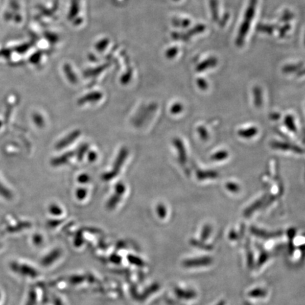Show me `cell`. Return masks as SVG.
Masks as SVG:
<instances>
[{"mask_svg": "<svg viewBox=\"0 0 305 305\" xmlns=\"http://www.w3.org/2000/svg\"><path fill=\"white\" fill-rule=\"evenodd\" d=\"M172 25L177 28H188L191 24V21L188 19L174 18L172 21Z\"/></svg>", "mask_w": 305, "mask_h": 305, "instance_id": "obj_17", "label": "cell"}, {"mask_svg": "<svg viewBox=\"0 0 305 305\" xmlns=\"http://www.w3.org/2000/svg\"><path fill=\"white\" fill-rule=\"evenodd\" d=\"M244 305H253L251 304V303H249V302H245V303H244Z\"/></svg>", "mask_w": 305, "mask_h": 305, "instance_id": "obj_47", "label": "cell"}, {"mask_svg": "<svg viewBox=\"0 0 305 305\" xmlns=\"http://www.w3.org/2000/svg\"><path fill=\"white\" fill-rule=\"evenodd\" d=\"M97 158H98V155L94 151H90L88 154V160L90 162H94V161H96Z\"/></svg>", "mask_w": 305, "mask_h": 305, "instance_id": "obj_39", "label": "cell"}, {"mask_svg": "<svg viewBox=\"0 0 305 305\" xmlns=\"http://www.w3.org/2000/svg\"><path fill=\"white\" fill-rule=\"evenodd\" d=\"M174 1H179V0H174Z\"/></svg>", "mask_w": 305, "mask_h": 305, "instance_id": "obj_49", "label": "cell"}, {"mask_svg": "<svg viewBox=\"0 0 305 305\" xmlns=\"http://www.w3.org/2000/svg\"><path fill=\"white\" fill-rule=\"evenodd\" d=\"M303 62H300V63L295 64V65H287L283 67L282 68V71L284 73H293L295 71H300L301 69H303Z\"/></svg>", "mask_w": 305, "mask_h": 305, "instance_id": "obj_18", "label": "cell"}, {"mask_svg": "<svg viewBox=\"0 0 305 305\" xmlns=\"http://www.w3.org/2000/svg\"><path fill=\"white\" fill-rule=\"evenodd\" d=\"M87 195V190L84 188H79L76 191V196L79 200H84Z\"/></svg>", "mask_w": 305, "mask_h": 305, "instance_id": "obj_32", "label": "cell"}, {"mask_svg": "<svg viewBox=\"0 0 305 305\" xmlns=\"http://www.w3.org/2000/svg\"><path fill=\"white\" fill-rule=\"evenodd\" d=\"M49 211L53 215H60L63 213V211L61 208L57 204H52V205L49 206Z\"/></svg>", "mask_w": 305, "mask_h": 305, "instance_id": "obj_24", "label": "cell"}, {"mask_svg": "<svg viewBox=\"0 0 305 305\" xmlns=\"http://www.w3.org/2000/svg\"><path fill=\"white\" fill-rule=\"evenodd\" d=\"M167 304H168V305H177L175 302L172 301V300L170 299L167 300Z\"/></svg>", "mask_w": 305, "mask_h": 305, "instance_id": "obj_45", "label": "cell"}, {"mask_svg": "<svg viewBox=\"0 0 305 305\" xmlns=\"http://www.w3.org/2000/svg\"><path fill=\"white\" fill-rule=\"evenodd\" d=\"M213 262V258L210 257H202L198 258H189L183 261L185 268H198L209 266Z\"/></svg>", "mask_w": 305, "mask_h": 305, "instance_id": "obj_3", "label": "cell"}, {"mask_svg": "<svg viewBox=\"0 0 305 305\" xmlns=\"http://www.w3.org/2000/svg\"><path fill=\"white\" fill-rule=\"evenodd\" d=\"M257 132V129L256 128H254L253 127V128L246 129V130L239 132V135H241V137L249 138V137H253V135H256Z\"/></svg>", "mask_w": 305, "mask_h": 305, "instance_id": "obj_26", "label": "cell"}, {"mask_svg": "<svg viewBox=\"0 0 305 305\" xmlns=\"http://www.w3.org/2000/svg\"><path fill=\"white\" fill-rule=\"evenodd\" d=\"M266 295H267V292L262 288L254 289L248 293L249 296L254 298H264Z\"/></svg>", "mask_w": 305, "mask_h": 305, "instance_id": "obj_19", "label": "cell"}, {"mask_svg": "<svg viewBox=\"0 0 305 305\" xmlns=\"http://www.w3.org/2000/svg\"><path fill=\"white\" fill-rule=\"evenodd\" d=\"M294 17V14L293 12H290L289 10L284 11L282 13V16L280 18V22H288L289 21L292 20Z\"/></svg>", "mask_w": 305, "mask_h": 305, "instance_id": "obj_25", "label": "cell"}, {"mask_svg": "<svg viewBox=\"0 0 305 305\" xmlns=\"http://www.w3.org/2000/svg\"><path fill=\"white\" fill-rule=\"evenodd\" d=\"M179 49L177 47H170L166 51L165 55L167 57V58L168 59H173L174 57H175V56L177 55L178 53Z\"/></svg>", "mask_w": 305, "mask_h": 305, "instance_id": "obj_29", "label": "cell"}, {"mask_svg": "<svg viewBox=\"0 0 305 305\" xmlns=\"http://www.w3.org/2000/svg\"><path fill=\"white\" fill-rule=\"evenodd\" d=\"M0 194L6 199H11L12 198V194L9 189L4 188V185L0 183Z\"/></svg>", "mask_w": 305, "mask_h": 305, "instance_id": "obj_27", "label": "cell"}, {"mask_svg": "<svg viewBox=\"0 0 305 305\" xmlns=\"http://www.w3.org/2000/svg\"><path fill=\"white\" fill-rule=\"evenodd\" d=\"M210 9L211 11L212 19L213 22H218L219 21V12H218V0H210Z\"/></svg>", "mask_w": 305, "mask_h": 305, "instance_id": "obj_13", "label": "cell"}, {"mask_svg": "<svg viewBox=\"0 0 305 305\" xmlns=\"http://www.w3.org/2000/svg\"><path fill=\"white\" fill-rule=\"evenodd\" d=\"M269 257L270 254L269 252H266V251L262 249V250H261V253H260L258 261H257V266H258V267H261L263 264H264V263L269 260Z\"/></svg>", "mask_w": 305, "mask_h": 305, "instance_id": "obj_20", "label": "cell"}, {"mask_svg": "<svg viewBox=\"0 0 305 305\" xmlns=\"http://www.w3.org/2000/svg\"><path fill=\"white\" fill-rule=\"evenodd\" d=\"M257 4L258 0H250L247 10L244 14V21L239 27V32L235 40V44L238 47H242L244 44L246 36L250 31L251 23L256 12Z\"/></svg>", "mask_w": 305, "mask_h": 305, "instance_id": "obj_1", "label": "cell"}, {"mask_svg": "<svg viewBox=\"0 0 305 305\" xmlns=\"http://www.w3.org/2000/svg\"><path fill=\"white\" fill-rule=\"evenodd\" d=\"M246 254H247V266L250 269H252L255 266V257H254L253 252L251 249L250 242L247 240L246 243Z\"/></svg>", "mask_w": 305, "mask_h": 305, "instance_id": "obj_14", "label": "cell"}, {"mask_svg": "<svg viewBox=\"0 0 305 305\" xmlns=\"http://www.w3.org/2000/svg\"><path fill=\"white\" fill-rule=\"evenodd\" d=\"M287 237H288L290 241H293L294 238L295 237V235H296V231L294 228H290L287 231Z\"/></svg>", "mask_w": 305, "mask_h": 305, "instance_id": "obj_40", "label": "cell"}, {"mask_svg": "<svg viewBox=\"0 0 305 305\" xmlns=\"http://www.w3.org/2000/svg\"><path fill=\"white\" fill-rule=\"evenodd\" d=\"M89 145L87 143H84V144L81 145L79 147V148L77 149V151H76V155H77V159L79 161H82L83 159H84V156L86 152H87L88 150H89Z\"/></svg>", "mask_w": 305, "mask_h": 305, "instance_id": "obj_22", "label": "cell"}, {"mask_svg": "<svg viewBox=\"0 0 305 305\" xmlns=\"http://www.w3.org/2000/svg\"><path fill=\"white\" fill-rule=\"evenodd\" d=\"M159 289V285L157 283L153 284V285H151L148 287V289L144 292L143 294V298H146V297L149 296L151 294L155 293V292L157 291Z\"/></svg>", "mask_w": 305, "mask_h": 305, "instance_id": "obj_28", "label": "cell"}, {"mask_svg": "<svg viewBox=\"0 0 305 305\" xmlns=\"http://www.w3.org/2000/svg\"><path fill=\"white\" fill-rule=\"evenodd\" d=\"M81 135V131L75 130L71 132L70 135L65 137V138L60 140L58 143L56 144L55 148L57 150L63 149L67 146H70V144L74 142V141L77 140Z\"/></svg>", "mask_w": 305, "mask_h": 305, "instance_id": "obj_5", "label": "cell"}, {"mask_svg": "<svg viewBox=\"0 0 305 305\" xmlns=\"http://www.w3.org/2000/svg\"><path fill=\"white\" fill-rule=\"evenodd\" d=\"M73 155H74V152L69 151V152L65 153V154L61 155L58 157L54 158L51 161V164L55 167L65 165V164H68L70 160L73 157Z\"/></svg>", "mask_w": 305, "mask_h": 305, "instance_id": "obj_8", "label": "cell"}, {"mask_svg": "<svg viewBox=\"0 0 305 305\" xmlns=\"http://www.w3.org/2000/svg\"><path fill=\"white\" fill-rule=\"evenodd\" d=\"M206 30V25L202 24V23H199V24L194 25L193 28H190L186 32L188 36L191 38V37L196 36V35L200 34L203 33Z\"/></svg>", "mask_w": 305, "mask_h": 305, "instance_id": "obj_16", "label": "cell"}, {"mask_svg": "<svg viewBox=\"0 0 305 305\" xmlns=\"http://www.w3.org/2000/svg\"><path fill=\"white\" fill-rule=\"evenodd\" d=\"M78 182L80 183L85 184L89 183V180H90V177L87 175V174H81L79 177H78Z\"/></svg>", "mask_w": 305, "mask_h": 305, "instance_id": "obj_37", "label": "cell"}, {"mask_svg": "<svg viewBox=\"0 0 305 305\" xmlns=\"http://www.w3.org/2000/svg\"><path fill=\"white\" fill-rule=\"evenodd\" d=\"M290 28H291V25L289 23H286L285 24L282 25L279 30V36H280L281 38H283V37L286 35L287 32L290 31Z\"/></svg>", "mask_w": 305, "mask_h": 305, "instance_id": "obj_31", "label": "cell"}, {"mask_svg": "<svg viewBox=\"0 0 305 305\" xmlns=\"http://www.w3.org/2000/svg\"><path fill=\"white\" fill-rule=\"evenodd\" d=\"M129 258L130 259L129 261H130L131 262L134 263V264L137 265V266H143V265H144V262L142 261V259L138 258V257L130 256V257H129Z\"/></svg>", "mask_w": 305, "mask_h": 305, "instance_id": "obj_35", "label": "cell"}, {"mask_svg": "<svg viewBox=\"0 0 305 305\" xmlns=\"http://www.w3.org/2000/svg\"><path fill=\"white\" fill-rule=\"evenodd\" d=\"M183 110V106L180 104L176 103L172 107V109H171V111L173 113H177Z\"/></svg>", "mask_w": 305, "mask_h": 305, "instance_id": "obj_41", "label": "cell"}, {"mask_svg": "<svg viewBox=\"0 0 305 305\" xmlns=\"http://www.w3.org/2000/svg\"><path fill=\"white\" fill-rule=\"evenodd\" d=\"M129 155V151L127 148H122L119 153H118L117 159L114 163L113 169L110 172H106L103 175V179L105 181H110L112 179L115 178L120 172L127 156Z\"/></svg>", "mask_w": 305, "mask_h": 305, "instance_id": "obj_2", "label": "cell"}, {"mask_svg": "<svg viewBox=\"0 0 305 305\" xmlns=\"http://www.w3.org/2000/svg\"><path fill=\"white\" fill-rule=\"evenodd\" d=\"M254 94H255V95H257V96L255 97V101H256V103H258V105H261V100H262L261 89H259L258 87H255V89H254Z\"/></svg>", "mask_w": 305, "mask_h": 305, "instance_id": "obj_33", "label": "cell"}, {"mask_svg": "<svg viewBox=\"0 0 305 305\" xmlns=\"http://www.w3.org/2000/svg\"><path fill=\"white\" fill-rule=\"evenodd\" d=\"M250 231L251 233H252L254 235L257 236V237L261 238V239H273V238L279 237L282 235V233L281 232V231L269 232V231L257 228L256 227H252Z\"/></svg>", "mask_w": 305, "mask_h": 305, "instance_id": "obj_4", "label": "cell"}, {"mask_svg": "<svg viewBox=\"0 0 305 305\" xmlns=\"http://www.w3.org/2000/svg\"><path fill=\"white\" fill-rule=\"evenodd\" d=\"M156 211H157L158 215L161 218H165L166 215H167V210H166L165 207L162 204H160V205L158 206Z\"/></svg>", "mask_w": 305, "mask_h": 305, "instance_id": "obj_34", "label": "cell"}, {"mask_svg": "<svg viewBox=\"0 0 305 305\" xmlns=\"http://www.w3.org/2000/svg\"><path fill=\"white\" fill-rule=\"evenodd\" d=\"M218 60L215 57H211L209 58H207V60H204L199 63V65L196 66V70L197 71H203L212 68H215L217 65H218Z\"/></svg>", "mask_w": 305, "mask_h": 305, "instance_id": "obj_7", "label": "cell"}, {"mask_svg": "<svg viewBox=\"0 0 305 305\" xmlns=\"http://www.w3.org/2000/svg\"><path fill=\"white\" fill-rule=\"evenodd\" d=\"M175 293L177 298L185 300H192L196 297V293L194 290H183L180 287H175Z\"/></svg>", "mask_w": 305, "mask_h": 305, "instance_id": "obj_9", "label": "cell"}, {"mask_svg": "<svg viewBox=\"0 0 305 305\" xmlns=\"http://www.w3.org/2000/svg\"><path fill=\"white\" fill-rule=\"evenodd\" d=\"M62 255V251L59 250V249H56V250L52 251L49 252L47 256L44 257L43 258L41 263L44 266H48L49 265L55 263Z\"/></svg>", "mask_w": 305, "mask_h": 305, "instance_id": "obj_6", "label": "cell"}, {"mask_svg": "<svg viewBox=\"0 0 305 305\" xmlns=\"http://www.w3.org/2000/svg\"><path fill=\"white\" fill-rule=\"evenodd\" d=\"M172 37L173 39L176 40V41H184V42H187L189 41L190 38L187 34L186 32H172Z\"/></svg>", "mask_w": 305, "mask_h": 305, "instance_id": "obj_21", "label": "cell"}, {"mask_svg": "<svg viewBox=\"0 0 305 305\" xmlns=\"http://www.w3.org/2000/svg\"><path fill=\"white\" fill-rule=\"evenodd\" d=\"M277 28H279V24H264V23H260L257 27V29L259 31L263 32V33L271 35L274 33L275 30L278 29Z\"/></svg>", "mask_w": 305, "mask_h": 305, "instance_id": "obj_15", "label": "cell"}, {"mask_svg": "<svg viewBox=\"0 0 305 305\" xmlns=\"http://www.w3.org/2000/svg\"><path fill=\"white\" fill-rule=\"evenodd\" d=\"M102 98V95L100 93L94 92L92 94H88L85 96L83 97L79 100V105H84V104L88 103H95L98 101Z\"/></svg>", "mask_w": 305, "mask_h": 305, "instance_id": "obj_11", "label": "cell"}, {"mask_svg": "<svg viewBox=\"0 0 305 305\" xmlns=\"http://www.w3.org/2000/svg\"><path fill=\"white\" fill-rule=\"evenodd\" d=\"M231 186L233 187V184L231 185ZM231 189L233 190V188H231Z\"/></svg>", "mask_w": 305, "mask_h": 305, "instance_id": "obj_48", "label": "cell"}, {"mask_svg": "<svg viewBox=\"0 0 305 305\" xmlns=\"http://www.w3.org/2000/svg\"><path fill=\"white\" fill-rule=\"evenodd\" d=\"M190 244L196 248L200 249V250L204 251H211L213 250V246L211 244H207L204 241L198 240V239H192L190 240Z\"/></svg>", "mask_w": 305, "mask_h": 305, "instance_id": "obj_12", "label": "cell"}, {"mask_svg": "<svg viewBox=\"0 0 305 305\" xmlns=\"http://www.w3.org/2000/svg\"><path fill=\"white\" fill-rule=\"evenodd\" d=\"M230 18V14L228 12H226V14H223L221 19H219V25L220 26L223 27L226 25L227 22H228V19Z\"/></svg>", "mask_w": 305, "mask_h": 305, "instance_id": "obj_36", "label": "cell"}, {"mask_svg": "<svg viewBox=\"0 0 305 305\" xmlns=\"http://www.w3.org/2000/svg\"><path fill=\"white\" fill-rule=\"evenodd\" d=\"M34 242L38 245L42 244L43 238L41 235H36L34 237Z\"/></svg>", "mask_w": 305, "mask_h": 305, "instance_id": "obj_42", "label": "cell"}, {"mask_svg": "<svg viewBox=\"0 0 305 305\" xmlns=\"http://www.w3.org/2000/svg\"><path fill=\"white\" fill-rule=\"evenodd\" d=\"M226 305V303H225V301H223V300H222V301H220L219 303H218V304H216L215 305Z\"/></svg>", "mask_w": 305, "mask_h": 305, "instance_id": "obj_46", "label": "cell"}, {"mask_svg": "<svg viewBox=\"0 0 305 305\" xmlns=\"http://www.w3.org/2000/svg\"><path fill=\"white\" fill-rule=\"evenodd\" d=\"M229 237L230 239H232V240H236V239H238L237 233L235 232V231H231V232L230 233Z\"/></svg>", "mask_w": 305, "mask_h": 305, "instance_id": "obj_43", "label": "cell"}, {"mask_svg": "<svg viewBox=\"0 0 305 305\" xmlns=\"http://www.w3.org/2000/svg\"><path fill=\"white\" fill-rule=\"evenodd\" d=\"M212 228L211 227L207 225L203 228L202 234H201V240L206 241L209 239L210 237L211 234Z\"/></svg>", "mask_w": 305, "mask_h": 305, "instance_id": "obj_23", "label": "cell"}, {"mask_svg": "<svg viewBox=\"0 0 305 305\" xmlns=\"http://www.w3.org/2000/svg\"><path fill=\"white\" fill-rule=\"evenodd\" d=\"M33 122H35V124H36L38 127H43L44 126L45 121L44 119L41 115L39 114H34L33 116Z\"/></svg>", "mask_w": 305, "mask_h": 305, "instance_id": "obj_30", "label": "cell"}, {"mask_svg": "<svg viewBox=\"0 0 305 305\" xmlns=\"http://www.w3.org/2000/svg\"><path fill=\"white\" fill-rule=\"evenodd\" d=\"M124 195V193L119 192V191H116L115 194L110 196L109 200L108 201L106 204V208L108 210H113L117 206L122 199V196Z\"/></svg>", "mask_w": 305, "mask_h": 305, "instance_id": "obj_10", "label": "cell"}, {"mask_svg": "<svg viewBox=\"0 0 305 305\" xmlns=\"http://www.w3.org/2000/svg\"><path fill=\"white\" fill-rule=\"evenodd\" d=\"M196 82H197L198 86H199L200 89H207L208 84L205 79H202V78H199V79H197V81H196Z\"/></svg>", "mask_w": 305, "mask_h": 305, "instance_id": "obj_38", "label": "cell"}, {"mask_svg": "<svg viewBox=\"0 0 305 305\" xmlns=\"http://www.w3.org/2000/svg\"><path fill=\"white\" fill-rule=\"evenodd\" d=\"M288 249L289 252H290V253L292 255V254L293 253L294 251H295V245H294V244L293 243V241H290V243H289Z\"/></svg>", "mask_w": 305, "mask_h": 305, "instance_id": "obj_44", "label": "cell"}]
</instances>
